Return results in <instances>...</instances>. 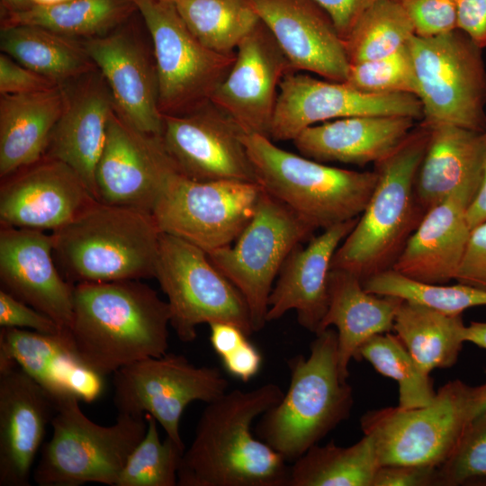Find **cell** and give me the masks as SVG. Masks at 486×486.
Masks as SVG:
<instances>
[{
  "label": "cell",
  "instance_id": "cell-1",
  "mask_svg": "<svg viewBox=\"0 0 486 486\" xmlns=\"http://www.w3.org/2000/svg\"><path fill=\"white\" fill-rule=\"evenodd\" d=\"M283 396L279 385L267 382L206 403L184 452L177 486H288L287 461L253 433L255 420Z\"/></svg>",
  "mask_w": 486,
  "mask_h": 486
},
{
  "label": "cell",
  "instance_id": "cell-2",
  "mask_svg": "<svg viewBox=\"0 0 486 486\" xmlns=\"http://www.w3.org/2000/svg\"><path fill=\"white\" fill-rule=\"evenodd\" d=\"M170 310L140 280L74 285L69 334L79 360L105 377L167 353Z\"/></svg>",
  "mask_w": 486,
  "mask_h": 486
},
{
  "label": "cell",
  "instance_id": "cell-3",
  "mask_svg": "<svg viewBox=\"0 0 486 486\" xmlns=\"http://www.w3.org/2000/svg\"><path fill=\"white\" fill-rule=\"evenodd\" d=\"M51 234L56 264L74 285L155 277L161 232L148 212L94 200Z\"/></svg>",
  "mask_w": 486,
  "mask_h": 486
},
{
  "label": "cell",
  "instance_id": "cell-4",
  "mask_svg": "<svg viewBox=\"0 0 486 486\" xmlns=\"http://www.w3.org/2000/svg\"><path fill=\"white\" fill-rule=\"evenodd\" d=\"M430 130L419 125L389 156L375 164L378 180L358 220L338 248L331 268L347 270L361 281L392 269L425 212L415 180Z\"/></svg>",
  "mask_w": 486,
  "mask_h": 486
},
{
  "label": "cell",
  "instance_id": "cell-5",
  "mask_svg": "<svg viewBox=\"0 0 486 486\" xmlns=\"http://www.w3.org/2000/svg\"><path fill=\"white\" fill-rule=\"evenodd\" d=\"M315 335L308 356L288 359L287 392L254 428L287 462L319 444L350 416L354 405L353 388L338 370L336 329L329 327Z\"/></svg>",
  "mask_w": 486,
  "mask_h": 486
},
{
  "label": "cell",
  "instance_id": "cell-6",
  "mask_svg": "<svg viewBox=\"0 0 486 486\" xmlns=\"http://www.w3.org/2000/svg\"><path fill=\"white\" fill-rule=\"evenodd\" d=\"M257 184L314 231L359 217L378 174L327 166L277 147L270 138L243 134Z\"/></svg>",
  "mask_w": 486,
  "mask_h": 486
},
{
  "label": "cell",
  "instance_id": "cell-7",
  "mask_svg": "<svg viewBox=\"0 0 486 486\" xmlns=\"http://www.w3.org/2000/svg\"><path fill=\"white\" fill-rule=\"evenodd\" d=\"M486 411V382L470 385L461 380L441 386L432 400L419 408L399 406L365 412L360 425L374 442L380 465L416 464L437 467L461 436Z\"/></svg>",
  "mask_w": 486,
  "mask_h": 486
},
{
  "label": "cell",
  "instance_id": "cell-8",
  "mask_svg": "<svg viewBox=\"0 0 486 486\" xmlns=\"http://www.w3.org/2000/svg\"><path fill=\"white\" fill-rule=\"evenodd\" d=\"M79 401L73 394L56 399L52 435L42 445L32 472L40 486H116L129 456L147 432L145 416L118 414L113 425L101 426L84 414Z\"/></svg>",
  "mask_w": 486,
  "mask_h": 486
},
{
  "label": "cell",
  "instance_id": "cell-9",
  "mask_svg": "<svg viewBox=\"0 0 486 486\" xmlns=\"http://www.w3.org/2000/svg\"><path fill=\"white\" fill-rule=\"evenodd\" d=\"M408 46L422 107L420 125L486 130V67L480 48L459 29L414 35Z\"/></svg>",
  "mask_w": 486,
  "mask_h": 486
},
{
  "label": "cell",
  "instance_id": "cell-10",
  "mask_svg": "<svg viewBox=\"0 0 486 486\" xmlns=\"http://www.w3.org/2000/svg\"><path fill=\"white\" fill-rule=\"evenodd\" d=\"M170 310V326L183 342L196 338L201 324L229 322L254 332L248 306L235 285L202 248L176 236L159 238L155 272Z\"/></svg>",
  "mask_w": 486,
  "mask_h": 486
},
{
  "label": "cell",
  "instance_id": "cell-11",
  "mask_svg": "<svg viewBox=\"0 0 486 486\" xmlns=\"http://www.w3.org/2000/svg\"><path fill=\"white\" fill-rule=\"evenodd\" d=\"M153 43L163 115H182L209 103L236 58L204 46L190 32L175 3L131 0Z\"/></svg>",
  "mask_w": 486,
  "mask_h": 486
},
{
  "label": "cell",
  "instance_id": "cell-12",
  "mask_svg": "<svg viewBox=\"0 0 486 486\" xmlns=\"http://www.w3.org/2000/svg\"><path fill=\"white\" fill-rule=\"evenodd\" d=\"M313 232L292 210L263 189L254 216L234 246L207 254L244 297L254 332L267 322L269 296L284 261Z\"/></svg>",
  "mask_w": 486,
  "mask_h": 486
},
{
  "label": "cell",
  "instance_id": "cell-13",
  "mask_svg": "<svg viewBox=\"0 0 486 486\" xmlns=\"http://www.w3.org/2000/svg\"><path fill=\"white\" fill-rule=\"evenodd\" d=\"M262 191L257 183L196 181L177 173L168 181L152 215L160 232L208 254L238 238L254 216Z\"/></svg>",
  "mask_w": 486,
  "mask_h": 486
},
{
  "label": "cell",
  "instance_id": "cell-14",
  "mask_svg": "<svg viewBox=\"0 0 486 486\" xmlns=\"http://www.w3.org/2000/svg\"><path fill=\"white\" fill-rule=\"evenodd\" d=\"M112 375V400L118 414H148L183 446L179 425L185 408L194 400H217L230 385L218 367L197 366L172 353L131 363Z\"/></svg>",
  "mask_w": 486,
  "mask_h": 486
},
{
  "label": "cell",
  "instance_id": "cell-15",
  "mask_svg": "<svg viewBox=\"0 0 486 486\" xmlns=\"http://www.w3.org/2000/svg\"><path fill=\"white\" fill-rule=\"evenodd\" d=\"M360 115H400L422 119V107L412 94H365L345 82L320 80L288 73L282 79L272 126V140H293L320 122Z\"/></svg>",
  "mask_w": 486,
  "mask_h": 486
},
{
  "label": "cell",
  "instance_id": "cell-16",
  "mask_svg": "<svg viewBox=\"0 0 486 486\" xmlns=\"http://www.w3.org/2000/svg\"><path fill=\"white\" fill-rule=\"evenodd\" d=\"M177 173L162 136L136 130L114 109L95 170L96 200L152 213L168 181Z\"/></svg>",
  "mask_w": 486,
  "mask_h": 486
},
{
  "label": "cell",
  "instance_id": "cell-17",
  "mask_svg": "<svg viewBox=\"0 0 486 486\" xmlns=\"http://www.w3.org/2000/svg\"><path fill=\"white\" fill-rule=\"evenodd\" d=\"M245 132L212 101L182 115H164L162 139L179 172L196 181L257 183Z\"/></svg>",
  "mask_w": 486,
  "mask_h": 486
},
{
  "label": "cell",
  "instance_id": "cell-18",
  "mask_svg": "<svg viewBox=\"0 0 486 486\" xmlns=\"http://www.w3.org/2000/svg\"><path fill=\"white\" fill-rule=\"evenodd\" d=\"M292 71L274 35L259 21L238 45L233 66L211 101L246 134L270 138L280 83Z\"/></svg>",
  "mask_w": 486,
  "mask_h": 486
},
{
  "label": "cell",
  "instance_id": "cell-19",
  "mask_svg": "<svg viewBox=\"0 0 486 486\" xmlns=\"http://www.w3.org/2000/svg\"><path fill=\"white\" fill-rule=\"evenodd\" d=\"M1 180V227L52 232L96 200L69 166L48 156Z\"/></svg>",
  "mask_w": 486,
  "mask_h": 486
},
{
  "label": "cell",
  "instance_id": "cell-20",
  "mask_svg": "<svg viewBox=\"0 0 486 486\" xmlns=\"http://www.w3.org/2000/svg\"><path fill=\"white\" fill-rule=\"evenodd\" d=\"M0 282L2 290L69 331L74 284L56 264L51 232L1 227Z\"/></svg>",
  "mask_w": 486,
  "mask_h": 486
},
{
  "label": "cell",
  "instance_id": "cell-21",
  "mask_svg": "<svg viewBox=\"0 0 486 486\" xmlns=\"http://www.w3.org/2000/svg\"><path fill=\"white\" fill-rule=\"evenodd\" d=\"M56 400L15 362L0 363V486H29Z\"/></svg>",
  "mask_w": 486,
  "mask_h": 486
},
{
  "label": "cell",
  "instance_id": "cell-22",
  "mask_svg": "<svg viewBox=\"0 0 486 486\" xmlns=\"http://www.w3.org/2000/svg\"><path fill=\"white\" fill-rule=\"evenodd\" d=\"M269 29L294 72L346 82L350 63L344 40L315 0H247Z\"/></svg>",
  "mask_w": 486,
  "mask_h": 486
},
{
  "label": "cell",
  "instance_id": "cell-23",
  "mask_svg": "<svg viewBox=\"0 0 486 486\" xmlns=\"http://www.w3.org/2000/svg\"><path fill=\"white\" fill-rule=\"evenodd\" d=\"M83 43L109 86L118 115L140 131L162 136L156 63L140 40L115 29Z\"/></svg>",
  "mask_w": 486,
  "mask_h": 486
},
{
  "label": "cell",
  "instance_id": "cell-24",
  "mask_svg": "<svg viewBox=\"0 0 486 486\" xmlns=\"http://www.w3.org/2000/svg\"><path fill=\"white\" fill-rule=\"evenodd\" d=\"M65 100L45 156L69 166L95 197V170L114 104L97 69L62 85Z\"/></svg>",
  "mask_w": 486,
  "mask_h": 486
},
{
  "label": "cell",
  "instance_id": "cell-25",
  "mask_svg": "<svg viewBox=\"0 0 486 486\" xmlns=\"http://www.w3.org/2000/svg\"><path fill=\"white\" fill-rule=\"evenodd\" d=\"M358 218L324 230L307 247L299 245L290 253L269 296L267 322L279 320L293 310L302 327L314 334L320 331L328 309L332 258Z\"/></svg>",
  "mask_w": 486,
  "mask_h": 486
},
{
  "label": "cell",
  "instance_id": "cell-26",
  "mask_svg": "<svg viewBox=\"0 0 486 486\" xmlns=\"http://www.w3.org/2000/svg\"><path fill=\"white\" fill-rule=\"evenodd\" d=\"M475 194L458 190L428 210L392 269L426 284L454 280L471 232L466 211Z\"/></svg>",
  "mask_w": 486,
  "mask_h": 486
},
{
  "label": "cell",
  "instance_id": "cell-27",
  "mask_svg": "<svg viewBox=\"0 0 486 486\" xmlns=\"http://www.w3.org/2000/svg\"><path fill=\"white\" fill-rule=\"evenodd\" d=\"M10 361L15 362L55 400L73 394L90 403L104 389V377L77 357L69 331L50 335L1 328L0 363Z\"/></svg>",
  "mask_w": 486,
  "mask_h": 486
},
{
  "label": "cell",
  "instance_id": "cell-28",
  "mask_svg": "<svg viewBox=\"0 0 486 486\" xmlns=\"http://www.w3.org/2000/svg\"><path fill=\"white\" fill-rule=\"evenodd\" d=\"M414 121L400 115L345 117L310 126L292 142L302 156L318 162L376 164L402 143Z\"/></svg>",
  "mask_w": 486,
  "mask_h": 486
},
{
  "label": "cell",
  "instance_id": "cell-29",
  "mask_svg": "<svg viewBox=\"0 0 486 486\" xmlns=\"http://www.w3.org/2000/svg\"><path fill=\"white\" fill-rule=\"evenodd\" d=\"M328 293V309L319 332L336 328L338 370L347 380L349 364L358 361L360 347L374 336L393 330L395 315L403 300L369 292L357 275L340 268L330 269Z\"/></svg>",
  "mask_w": 486,
  "mask_h": 486
},
{
  "label": "cell",
  "instance_id": "cell-30",
  "mask_svg": "<svg viewBox=\"0 0 486 486\" xmlns=\"http://www.w3.org/2000/svg\"><path fill=\"white\" fill-rule=\"evenodd\" d=\"M430 135L415 180L425 213L458 190L477 193L482 174L483 132L450 124L429 128Z\"/></svg>",
  "mask_w": 486,
  "mask_h": 486
},
{
  "label": "cell",
  "instance_id": "cell-31",
  "mask_svg": "<svg viewBox=\"0 0 486 486\" xmlns=\"http://www.w3.org/2000/svg\"><path fill=\"white\" fill-rule=\"evenodd\" d=\"M64 100L62 85L32 94H1V179L45 156Z\"/></svg>",
  "mask_w": 486,
  "mask_h": 486
},
{
  "label": "cell",
  "instance_id": "cell-32",
  "mask_svg": "<svg viewBox=\"0 0 486 486\" xmlns=\"http://www.w3.org/2000/svg\"><path fill=\"white\" fill-rule=\"evenodd\" d=\"M0 48L18 63L58 85L97 69L83 41L42 27L2 26Z\"/></svg>",
  "mask_w": 486,
  "mask_h": 486
},
{
  "label": "cell",
  "instance_id": "cell-33",
  "mask_svg": "<svg viewBox=\"0 0 486 486\" xmlns=\"http://www.w3.org/2000/svg\"><path fill=\"white\" fill-rule=\"evenodd\" d=\"M462 314H446L424 304L403 300L393 331L420 368L430 374L455 364L465 343Z\"/></svg>",
  "mask_w": 486,
  "mask_h": 486
},
{
  "label": "cell",
  "instance_id": "cell-34",
  "mask_svg": "<svg viewBox=\"0 0 486 486\" xmlns=\"http://www.w3.org/2000/svg\"><path fill=\"white\" fill-rule=\"evenodd\" d=\"M135 10L131 0H69L5 12L2 26L33 25L68 37L88 39L114 31Z\"/></svg>",
  "mask_w": 486,
  "mask_h": 486
},
{
  "label": "cell",
  "instance_id": "cell-35",
  "mask_svg": "<svg viewBox=\"0 0 486 486\" xmlns=\"http://www.w3.org/2000/svg\"><path fill=\"white\" fill-rule=\"evenodd\" d=\"M380 466L371 436L349 446L316 444L290 466L288 486H372Z\"/></svg>",
  "mask_w": 486,
  "mask_h": 486
},
{
  "label": "cell",
  "instance_id": "cell-36",
  "mask_svg": "<svg viewBox=\"0 0 486 486\" xmlns=\"http://www.w3.org/2000/svg\"><path fill=\"white\" fill-rule=\"evenodd\" d=\"M175 5L199 41L226 55L234 54L260 21L247 0H176Z\"/></svg>",
  "mask_w": 486,
  "mask_h": 486
},
{
  "label": "cell",
  "instance_id": "cell-37",
  "mask_svg": "<svg viewBox=\"0 0 486 486\" xmlns=\"http://www.w3.org/2000/svg\"><path fill=\"white\" fill-rule=\"evenodd\" d=\"M415 34L411 19L396 0H380L360 16L344 40L349 63L391 55Z\"/></svg>",
  "mask_w": 486,
  "mask_h": 486
},
{
  "label": "cell",
  "instance_id": "cell-38",
  "mask_svg": "<svg viewBox=\"0 0 486 486\" xmlns=\"http://www.w3.org/2000/svg\"><path fill=\"white\" fill-rule=\"evenodd\" d=\"M362 359L398 382L400 408L423 407L434 398L436 391L430 374L420 368L396 335L387 332L368 339L358 352V361Z\"/></svg>",
  "mask_w": 486,
  "mask_h": 486
},
{
  "label": "cell",
  "instance_id": "cell-39",
  "mask_svg": "<svg viewBox=\"0 0 486 486\" xmlns=\"http://www.w3.org/2000/svg\"><path fill=\"white\" fill-rule=\"evenodd\" d=\"M362 284L369 292L418 302L451 315L486 305V290L458 283L455 285L421 283L392 269L370 276Z\"/></svg>",
  "mask_w": 486,
  "mask_h": 486
},
{
  "label": "cell",
  "instance_id": "cell-40",
  "mask_svg": "<svg viewBox=\"0 0 486 486\" xmlns=\"http://www.w3.org/2000/svg\"><path fill=\"white\" fill-rule=\"evenodd\" d=\"M147 432L129 456L116 486H176L185 446L169 436L160 440L158 421L146 414Z\"/></svg>",
  "mask_w": 486,
  "mask_h": 486
},
{
  "label": "cell",
  "instance_id": "cell-41",
  "mask_svg": "<svg viewBox=\"0 0 486 486\" xmlns=\"http://www.w3.org/2000/svg\"><path fill=\"white\" fill-rule=\"evenodd\" d=\"M486 485V411L466 428L448 457L436 467L434 486Z\"/></svg>",
  "mask_w": 486,
  "mask_h": 486
},
{
  "label": "cell",
  "instance_id": "cell-42",
  "mask_svg": "<svg viewBox=\"0 0 486 486\" xmlns=\"http://www.w3.org/2000/svg\"><path fill=\"white\" fill-rule=\"evenodd\" d=\"M345 83L365 94L416 95L415 71L408 44L381 58L350 64Z\"/></svg>",
  "mask_w": 486,
  "mask_h": 486
},
{
  "label": "cell",
  "instance_id": "cell-43",
  "mask_svg": "<svg viewBox=\"0 0 486 486\" xmlns=\"http://www.w3.org/2000/svg\"><path fill=\"white\" fill-rule=\"evenodd\" d=\"M411 19L416 35L428 37L457 28L455 0H396Z\"/></svg>",
  "mask_w": 486,
  "mask_h": 486
},
{
  "label": "cell",
  "instance_id": "cell-44",
  "mask_svg": "<svg viewBox=\"0 0 486 486\" xmlns=\"http://www.w3.org/2000/svg\"><path fill=\"white\" fill-rule=\"evenodd\" d=\"M1 328H27L29 330L56 335L66 330L52 319L0 289Z\"/></svg>",
  "mask_w": 486,
  "mask_h": 486
},
{
  "label": "cell",
  "instance_id": "cell-45",
  "mask_svg": "<svg viewBox=\"0 0 486 486\" xmlns=\"http://www.w3.org/2000/svg\"><path fill=\"white\" fill-rule=\"evenodd\" d=\"M56 82L22 66L10 56L0 55V94H24L50 90Z\"/></svg>",
  "mask_w": 486,
  "mask_h": 486
},
{
  "label": "cell",
  "instance_id": "cell-46",
  "mask_svg": "<svg viewBox=\"0 0 486 486\" xmlns=\"http://www.w3.org/2000/svg\"><path fill=\"white\" fill-rule=\"evenodd\" d=\"M454 280L486 290V221L471 230Z\"/></svg>",
  "mask_w": 486,
  "mask_h": 486
},
{
  "label": "cell",
  "instance_id": "cell-47",
  "mask_svg": "<svg viewBox=\"0 0 486 486\" xmlns=\"http://www.w3.org/2000/svg\"><path fill=\"white\" fill-rule=\"evenodd\" d=\"M436 467L416 464H383L372 486H434Z\"/></svg>",
  "mask_w": 486,
  "mask_h": 486
},
{
  "label": "cell",
  "instance_id": "cell-48",
  "mask_svg": "<svg viewBox=\"0 0 486 486\" xmlns=\"http://www.w3.org/2000/svg\"><path fill=\"white\" fill-rule=\"evenodd\" d=\"M329 15L345 40L360 16L380 0H315Z\"/></svg>",
  "mask_w": 486,
  "mask_h": 486
},
{
  "label": "cell",
  "instance_id": "cell-49",
  "mask_svg": "<svg viewBox=\"0 0 486 486\" xmlns=\"http://www.w3.org/2000/svg\"><path fill=\"white\" fill-rule=\"evenodd\" d=\"M456 26L480 48L486 47V0H455Z\"/></svg>",
  "mask_w": 486,
  "mask_h": 486
},
{
  "label": "cell",
  "instance_id": "cell-50",
  "mask_svg": "<svg viewBox=\"0 0 486 486\" xmlns=\"http://www.w3.org/2000/svg\"><path fill=\"white\" fill-rule=\"evenodd\" d=\"M221 361L230 375L248 382L259 372L262 356L258 349L246 339L235 350L221 358Z\"/></svg>",
  "mask_w": 486,
  "mask_h": 486
},
{
  "label": "cell",
  "instance_id": "cell-51",
  "mask_svg": "<svg viewBox=\"0 0 486 486\" xmlns=\"http://www.w3.org/2000/svg\"><path fill=\"white\" fill-rule=\"evenodd\" d=\"M209 326L212 346L220 359L239 346L248 337L242 328L232 323L214 322Z\"/></svg>",
  "mask_w": 486,
  "mask_h": 486
},
{
  "label": "cell",
  "instance_id": "cell-52",
  "mask_svg": "<svg viewBox=\"0 0 486 486\" xmlns=\"http://www.w3.org/2000/svg\"><path fill=\"white\" fill-rule=\"evenodd\" d=\"M466 217L471 230L486 221V130L483 131V160L480 187L469 204Z\"/></svg>",
  "mask_w": 486,
  "mask_h": 486
},
{
  "label": "cell",
  "instance_id": "cell-53",
  "mask_svg": "<svg viewBox=\"0 0 486 486\" xmlns=\"http://www.w3.org/2000/svg\"><path fill=\"white\" fill-rule=\"evenodd\" d=\"M464 337L465 342H470L486 349V322L472 321L465 327Z\"/></svg>",
  "mask_w": 486,
  "mask_h": 486
},
{
  "label": "cell",
  "instance_id": "cell-54",
  "mask_svg": "<svg viewBox=\"0 0 486 486\" xmlns=\"http://www.w3.org/2000/svg\"><path fill=\"white\" fill-rule=\"evenodd\" d=\"M5 12H21L33 5L32 0H2Z\"/></svg>",
  "mask_w": 486,
  "mask_h": 486
},
{
  "label": "cell",
  "instance_id": "cell-55",
  "mask_svg": "<svg viewBox=\"0 0 486 486\" xmlns=\"http://www.w3.org/2000/svg\"><path fill=\"white\" fill-rule=\"evenodd\" d=\"M69 0H32L33 5H53L64 3Z\"/></svg>",
  "mask_w": 486,
  "mask_h": 486
},
{
  "label": "cell",
  "instance_id": "cell-56",
  "mask_svg": "<svg viewBox=\"0 0 486 486\" xmlns=\"http://www.w3.org/2000/svg\"><path fill=\"white\" fill-rule=\"evenodd\" d=\"M162 1L171 2V3H175V2H176V0H162Z\"/></svg>",
  "mask_w": 486,
  "mask_h": 486
}]
</instances>
